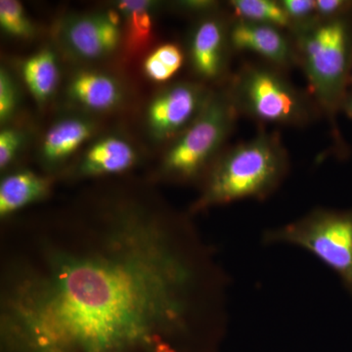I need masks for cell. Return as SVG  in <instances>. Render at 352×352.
Wrapping results in <instances>:
<instances>
[{
  "label": "cell",
  "mask_w": 352,
  "mask_h": 352,
  "mask_svg": "<svg viewBox=\"0 0 352 352\" xmlns=\"http://www.w3.org/2000/svg\"><path fill=\"white\" fill-rule=\"evenodd\" d=\"M239 118L226 85L214 87L195 122L166 147L160 177L178 183L201 182L226 149Z\"/></svg>",
  "instance_id": "obj_5"
},
{
  "label": "cell",
  "mask_w": 352,
  "mask_h": 352,
  "mask_svg": "<svg viewBox=\"0 0 352 352\" xmlns=\"http://www.w3.org/2000/svg\"><path fill=\"white\" fill-rule=\"evenodd\" d=\"M19 85L12 74L4 67L0 69V124L8 126L20 109Z\"/></svg>",
  "instance_id": "obj_20"
},
{
  "label": "cell",
  "mask_w": 352,
  "mask_h": 352,
  "mask_svg": "<svg viewBox=\"0 0 352 352\" xmlns=\"http://www.w3.org/2000/svg\"><path fill=\"white\" fill-rule=\"evenodd\" d=\"M279 2L291 22L289 31L318 21L315 0H279Z\"/></svg>",
  "instance_id": "obj_23"
},
{
  "label": "cell",
  "mask_w": 352,
  "mask_h": 352,
  "mask_svg": "<svg viewBox=\"0 0 352 352\" xmlns=\"http://www.w3.org/2000/svg\"><path fill=\"white\" fill-rule=\"evenodd\" d=\"M139 160L133 143L119 134H108L94 141L76 163V175L100 177L131 170Z\"/></svg>",
  "instance_id": "obj_11"
},
{
  "label": "cell",
  "mask_w": 352,
  "mask_h": 352,
  "mask_svg": "<svg viewBox=\"0 0 352 352\" xmlns=\"http://www.w3.org/2000/svg\"><path fill=\"white\" fill-rule=\"evenodd\" d=\"M51 179L29 170L13 171L0 182V217L7 219L32 204L45 200Z\"/></svg>",
  "instance_id": "obj_14"
},
{
  "label": "cell",
  "mask_w": 352,
  "mask_h": 352,
  "mask_svg": "<svg viewBox=\"0 0 352 352\" xmlns=\"http://www.w3.org/2000/svg\"><path fill=\"white\" fill-rule=\"evenodd\" d=\"M67 95L72 103L92 113L111 112L124 101L122 83L115 76L94 69L74 74L67 87Z\"/></svg>",
  "instance_id": "obj_12"
},
{
  "label": "cell",
  "mask_w": 352,
  "mask_h": 352,
  "mask_svg": "<svg viewBox=\"0 0 352 352\" xmlns=\"http://www.w3.org/2000/svg\"><path fill=\"white\" fill-rule=\"evenodd\" d=\"M28 134L20 127L6 126L0 131V168L6 170L24 149Z\"/></svg>",
  "instance_id": "obj_21"
},
{
  "label": "cell",
  "mask_w": 352,
  "mask_h": 352,
  "mask_svg": "<svg viewBox=\"0 0 352 352\" xmlns=\"http://www.w3.org/2000/svg\"><path fill=\"white\" fill-rule=\"evenodd\" d=\"M184 52L176 43H164L146 58L143 69L145 75L156 82L170 80L182 69Z\"/></svg>",
  "instance_id": "obj_18"
},
{
  "label": "cell",
  "mask_w": 352,
  "mask_h": 352,
  "mask_svg": "<svg viewBox=\"0 0 352 352\" xmlns=\"http://www.w3.org/2000/svg\"><path fill=\"white\" fill-rule=\"evenodd\" d=\"M161 6V2L152 0H122L113 3L124 19L122 41L129 52L138 53L151 43L154 32L153 15Z\"/></svg>",
  "instance_id": "obj_15"
},
{
  "label": "cell",
  "mask_w": 352,
  "mask_h": 352,
  "mask_svg": "<svg viewBox=\"0 0 352 352\" xmlns=\"http://www.w3.org/2000/svg\"><path fill=\"white\" fill-rule=\"evenodd\" d=\"M21 71L32 97L41 105L47 103L59 85L60 67L56 54L50 48H43L23 62Z\"/></svg>",
  "instance_id": "obj_16"
},
{
  "label": "cell",
  "mask_w": 352,
  "mask_h": 352,
  "mask_svg": "<svg viewBox=\"0 0 352 352\" xmlns=\"http://www.w3.org/2000/svg\"><path fill=\"white\" fill-rule=\"evenodd\" d=\"M351 87H352V73H351Z\"/></svg>",
  "instance_id": "obj_27"
},
{
  "label": "cell",
  "mask_w": 352,
  "mask_h": 352,
  "mask_svg": "<svg viewBox=\"0 0 352 352\" xmlns=\"http://www.w3.org/2000/svg\"><path fill=\"white\" fill-rule=\"evenodd\" d=\"M289 170V157L278 131L261 129L251 139L227 147L201 180L191 214L217 206L264 201L279 189Z\"/></svg>",
  "instance_id": "obj_2"
},
{
  "label": "cell",
  "mask_w": 352,
  "mask_h": 352,
  "mask_svg": "<svg viewBox=\"0 0 352 352\" xmlns=\"http://www.w3.org/2000/svg\"><path fill=\"white\" fill-rule=\"evenodd\" d=\"M289 34L295 44L298 67L307 80L308 92L330 122L340 156L344 157L347 147L337 118L351 87L352 16L316 21Z\"/></svg>",
  "instance_id": "obj_3"
},
{
  "label": "cell",
  "mask_w": 352,
  "mask_h": 352,
  "mask_svg": "<svg viewBox=\"0 0 352 352\" xmlns=\"http://www.w3.org/2000/svg\"><path fill=\"white\" fill-rule=\"evenodd\" d=\"M342 113H344L349 119L352 120V90H349L346 100L342 104Z\"/></svg>",
  "instance_id": "obj_26"
},
{
  "label": "cell",
  "mask_w": 352,
  "mask_h": 352,
  "mask_svg": "<svg viewBox=\"0 0 352 352\" xmlns=\"http://www.w3.org/2000/svg\"><path fill=\"white\" fill-rule=\"evenodd\" d=\"M0 27L15 38L29 39L36 34V25L17 0L0 1Z\"/></svg>",
  "instance_id": "obj_19"
},
{
  "label": "cell",
  "mask_w": 352,
  "mask_h": 352,
  "mask_svg": "<svg viewBox=\"0 0 352 352\" xmlns=\"http://www.w3.org/2000/svg\"><path fill=\"white\" fill-rule=\"evenodd\" d=\"M57 36L64 50L76 59L92 61L107 56L97 13L67 16L58 25Z\"/></svg>",
  "instance_id": "obj_13"
},
{
  "label": "cell",
  "mask_w": 352,
  "mask_h": 352,
  "mask_svg": "<svg viewBox=\"0 0 352 352\" xmlns=\"http://www.w3.org/2000/svg\"><path fill=\"white\" fill-rule=\"evenodd\" d=\"M100 36L106 54L109 55L119 47L122 41L124 19L117 9H109L99 12Z\"/></svg>",
  "instance_id": "obj_22"
},
{
  "label": "cell",
  "mask_w": 352,
  "mask_h": 352,
  "mask_svg": "<svg viewBox=\"0 0 352 352\" xmlns=\"http://www.w3.org/2000/svg\"><path fill=\"white\" fill-rule=\"evenodd\" d=\"M229 38L234 53H252L285 72L298 67L295 44L285 30L232 17Z\"/></svg>",
  "instance_id": "obj_9"
},
{
  "label": "cell",
  "mask_w": 352,
  "mask_h": 352,
  "mask_svg": "<svg viewBox=\"0 0 352 352\" xmlns=\"http://www.w3.org/2000/svg\"><path fill=\"white\" fill-rule=\"evenodd\" d=\"M317 19L330 21L352 16V0H315Z\"/></svg>",
  "instance_id": "obj_24"
},
{
  "label": "cell",
  "mask_w": 352,
  "mask_h": 352,
  "mask_svg": "<svg viewBox=\"0 0 352 352\" xmlns=\"http://www.w3.org/2000/svg\"><path fill=\"white\" fill-rule=\"evenodd\" d=\"M261 240L265 245H288L309 252L337 274L352 296V208H315L264 231Z\"/></svg>",
  "instance_id": "obj_6"
},
{
  "label": "cell",
  "mask_w": 352,
  "mask_h": 352,
  "mask_svg": "<svg viewBox=\"0 0 352 352\" xmlns=\"http://www.w3.org/2000/svg\"><path fill=\"white\" fill-rule=\"evenodd\" d=\"M214 88L199 80H182L157 92L145 115L146 129L152 140L159 144L173 142L200 116Z\"/></svg>",
  "instance_id": "obj_7"
},
{
  "label": "cell",
  "mask_w": 352,
  "mask_h": 352,
  "mask_svg": "<svg viewBox=\"0 0 352 352\" xmlns=\"http://www.w3.org/2000/svg\"><path fill=\"white\" fill-rule=\"evenodd\" d=\"M236 19L270 25L289 32L292 24L279 0H230L226 4Z\"/></svg>",
  "instance_id": "obj_17"
},
{
  "label": "cell",
  "mask_w": 352,
  "mask_h": 352,
  "mask_svg": "<svg viewBox=\"0 0 352 352\" xmlns=\"http://www.w3.org/2000/svg\"><path fill=\"white\" fill-rule=\"evenodd\" d=\"M231 14L217 12L198 18L192 27L187 54L199 82L212 87H222L231 76L233 50L229 38Z\"/></svg>",
  "instance_id": "obj_8"
},
{
  "label": "cell",
  "mask_w": 352,
  "mask_h": 352,
  "mask_svg": "<svg viewBox=\"0 0 352 352\" xmlns=\"http://www.w3.org/2000/svg\"><path fill=\"white\" fill-rule=\"evenodd\" d=\"M239 116L263 124L305 127L322 113L311 95L287 72L265 62H244L226 83Z\"/></svg>",
  "instance_id": "obj_4"
},
{
  "label": "cell",
  "mask_w": 352,
  "mask_h": 352,
  "mask_svg": "<svg viewBox=\"0 0 352 352\" xmlns=\"http://www.w3.org/2000/svg\"><path fill=\"white\" fill-rule=\"evenodd\" d=\"M96 129V122L87 116L61 118L44 134L39 146V162L46 170H59L94 135Z\"/></svg>",
  "instance_id": "obj_10"
},
{
  "label": "cell",
  "mask_w": 352,
  "mask_h": 352,
  "mask_svg": "<svg viewBox=\"0 0 352 352\" xmlns=\"http://www.w3.org/2000/svg\"><path fill=\"white\" fill-rule=\"evenodd\" d=\"M111 186L0 239L6 352H215L230 280L191 219Z\"/></svg>",
  "instance_id": "obj_1"
},
{
  "label": "cell",
  "mask_w": 352,
  "mask_h": 352,
  "mask_svg": "<svg viewBox=\"0 0 352 352\" xmlns=\"http://www.w3.org/2000/svg\"><path fill=\"white\" fill-rule=\"evenodd\" d=\"M180 12L191 14L200 18L221 10V4L214 0H180L173 4Z\"/></svg>",
  "instance_id": "obj_25"
}]
</instances>
